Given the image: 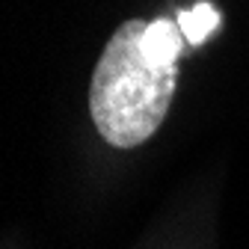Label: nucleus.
<instances>
[{"label": "nucleus", "instance_id": "nucleus-1", "mask_svg": "<svg viewBox=\"0 0 249 249\" xmlns=\"http://www.w3.org/2000/svg\"><path fill=\"white\" fill-rule=\"evenodd\" d=\"M148 21L131 18L110 36L89 89V110L98 134L116 148L145 142L169 113L178 66L154 62L142 48Z\"/></svg>", "mask_w": 249, "mask_h": 249}, {"label": "nucleus", "instance_id": "nucleus-2", "mask_svg": "<svg viewBox=\"0 0 249 249\" xmlns=\"http://www.w3.org/2000/svg\"><path fill=\"white\" fill-rule=\"evenodd\" d=\"M142 48L154 62H166V66H178V56L184 51V33L181 27L169 18H158L145 27L142 33Z\"/></svg>", "mask_w": 249, "mask_h": 249}, {"label": "nucleus", "instance_id": "nucleus-3", "mask_svg": "<svg viewBox=\"0 0 249 249\" xmlns=\"http://www.w3.org/2000/svg\"><path fill=\"white\" fill-rule=\"evenodd\" d=\"M220 12L213 9V3H208V0H202V3H196L193 9H181L178 12V27L184 39L190 45H202L208 36L216 33V27H220Z\"/></svg>", "mask_w": 249, "mask_h": 249}]
</instances>
